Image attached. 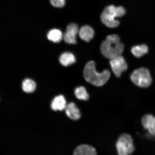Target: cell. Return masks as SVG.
Here are the masks:
<instances>
[{
    "label": "cell",
    "mask_w": 155,
    "mask_h": 155,
    "mask_svg": "<svg viewBox=\"0 0 155 155\" xmlns=\"http://www.w3.org/2000/svg\"><path fill=\"white\" fill-rule=\"evenodd\" d=\"M67 105V101L64 97L60 95L54 99L51 103V108L54 111H62L65 109Z\"/></svg>",
    "instance_id": "cell-12"
},
{
    "label": "cell",
    "mask_w": 155,
    "mask_h": 155,
    "mask_svg": "<svg viewBox=\"0 0 155 155\" xmlns=\"http://www.w3.org/2000/svg\"><path fill=\"white\" fill-rule=\"evenodd\" d=\"M36 84L34 81L30 79H25L22 84V88L24 92L27 93L33 92L35 90Z\"/></svg>",
    "instance_id": "cell-17"
},
{
    "label": "cell",
    "mask_w": 155,
    "mask_h": 155,
    "mask_svg": "<svg viewBox=\"0 0 155 155\" xmlns=\"http://www.w3.org/2000/svg\"><path fill=\"white\" fill-rule=\"evenodd\" d=\"M116 150L119 155H129L134 152L133 139L127 133L122 134L120 136L116 143Z\"/></svg>",
    "instance_id": "cell-5"
},
{
    "label": "cell",
    "mask_w": 155,
    "mask_h": 155,
    "mask_svg": "<svg viewBox=\"0 0 155 155\" xmlns=\"http://www.w3.org/2000/svg\"><path fill=\"white\" fill-rule=\"evenodd\" d=\"M59 61L64 66L68 67L74 63L76 59L75 56L72 53L70 52H65L60 56Z\"/></svg>",
    "instance_id": "cell-13"
},
{
    "label": "cell",
    "mask_w": 155,
    "mask_h": 155,
    "mask_svg": "<svg viewBox=\"0 0 155 155\" xmlns=\"http://www.w3.org/2000/svg\"><path fill=\"white\" fill-rule=\"evenodd\" d=\"M125 13V9L123 7H116L110 5L104 8L101 15V19L106 26L111 28H116L119 26L120 22L115 18L123 16Z\"/></svg>",
    "instance_id": "cell-3"
},
{
    "label": "cell",
    "mask_w": 155,
    "mask_h": 155,
    "mask_svg": "<svg viewBox=\"0 0 155 155\" xmlns=\"http://www.w3.org/2000/svg\"><path fill=\"white\" fill-rule=\"evenodd\" d=\"M78 32V26L76 24L72 23L68 25L67 27L66 31L63 35L65 41L69 44H76V36Z\"/></svg>",
    "instance_id": "cell-7"
},
{
    "label": "cell",
    "mask_w": 155,
    "mask_h": 155,
    "mask_svg": "<svg viewBox=\"0 0 155 155\" xmlns=\"http://www.w3.org/2000/svg\"><path fill=\"white\" fill-rule=\"evenodd\" d=\"M141 123L150 135L155 137V116L150 114H146L142 117Z\"/></svg>",
    "instance_id": "cell-8"
},
{
    "label": "cell",
    "mask_w": 155,
    "mask_h": 155,
    "mask_svg": "<svg viewBox=\"0 0 155 155\" xmlns=\"http://www.w3.org/2000/svg\"><path fill=\"white\" fill-rule=\"evenodd\" d=\"M130 78L136 86L141 88H147L152 82L150 71L146 68L142 67L135 70L131 74Z\"/></svg>",
    "instance_id": "cell-4"
},
{
    "label": "cell",
    "mask_w": 155,
    "mask_h": 155,
    "mask_svg": "<svg viewBox=\"0 0 155 155\" xmlns=\"http://www.w3.org/2000/svg\"><path fill=\"white\" fill-rule=\"evenodd\" d=\"M74 94L75 97L79 100L87 101L89 99V95L84 87L81 86L75 89Z\"/></svg>",
    "instance_id": "cell-16"
},
{
    "label": "cell",
    "mask_w": 155,
    "mask_h": 155,
    "mask_svg": "<svg viewBox=\"0 0 155 155\" xmlns=\"http://www.w3.org/2000/svg\"><path fill=\"white\" fill-rule=\"evenodd\" d=\"M74 155H96L97 151L94 147L86 144L79 145L73 151Z\"/></svg>",
    "instance_id": "cell-10"
},
{
    "label": "cell",
    "mask_w": 155,
    "mask_h": 155,
    "mask_svg": "<svg viewBox=\"0 0 155 155\" xmlns=\"http://www.w3.org/2000/svg\"><path fill=\"white\" fill-rule=\"evenodd\" d=\"M50 3L54 7L61 8L65 5V0H50Z\"/></svg>",
    "instance_id": "cell-18"
},
{
    "label": "cell",
    "mask_w": 155,
    "mask_h": 155,
    "mask_svg": "<svg viewBox=\"0 0 155 155\" xmlns=\"http://www.w3.org/2000/svg\"><path fill=\"white\" fill-rule=\"evenodd\" d=\"M148 48L146 45L141 44L133 46L131 51L135 57L140 58L148 53Z\"/></svg>",
    "instance_id": "cell-14"
},
{
    "label": "cell",
    "mask_w": 155,
    "mask_h": 155,
    "mask_svg": "<svg viewBox=\"0 0 155 155\" xmlns=\"http://www.w3.org/2000/svg\"><path fill=\"white\" fill-rule=\"evenodd\" d=\"M110 64L114 74L117 78L120 77L122 73L127 69V64L121 55L110 59Z\"/></svg>",
    "instance_id": "cell-6"
},
{
    "label": "cell",
    "mask_w": 155,
    "mask_h": 155,
    "mask_svg": "<svg viewBox=\"0 0 155 155\" xmlns=\"http://www.w3.org/2000/svg\"><path fill=\"white\" fill-rule=\"evenodd\" d=\"M124 46L121 42L117 35H110L103 41L101 45L100 50L102 55L107 59H111L123 53Z\"/></svg>",
    "instance_id": "cell-1"
},
{
    "label": "cell",
    "mask_w": 155,
    "mask_h": 155,
    "mask_svg": "<svg viewBox=\"0 0 155 155\" xmlns=\"http://www.w3.org/2000/svg\"><path fill=\"white\" fill-rule=\"evenodd\" d=\"M65 110L66 114L69 119L74 121L80 119L81 112L74 103L71 102L67 104Z\"/></svg>",
    "instance_id": "cell-9"
},
{
    "label": "cell",
    "mask_w": 155,
    "mask_h": 155,
    "mask_svg": "<svg viewBox=\"0 0 155 155\" xmlns=\"http://www.w3.org/2000/svg\"><path fill=\"white\" fill-rule=\"evenodd\" d=\"M111 76V73L108 70L99 73L96 70L95 63L93 61L86 64L83 70V77L87 82L94 86H103L107 82Z\"/></svg>",
    "instance_id": "cell-2"
},
{
    "label": "cell",
    "mask_w": 155,
    "mask_h": 155,
    "mask_svg": "<svg viewBox=\"0 0 155 155\" xmlns=\"http://www.w3.org/2000/svg\"><path fill=\"white\" fill-rule=\"evenodd\" d=\"M62 32L59 29H53L49 31L47 34L48 40L55 43H59L62 39Z\"/></svg>",
    "instance_id": "cell-15"
},
{
    "label": "cell",
    "mask_w": 155,
    "mask_h": 155,
    "mask_svg": "<svg viewBox=\"0 0 155 155\" xmlns=\"http://www.w3.org/2000/svg\"><path fill=\"white\" fill-rule=\"evenodd\" d=\"M78 33L79 37L82 40L89 42L94 38V32L91 27L85 25L81 27L79 30Z\"/></svg>",
    "instance_id": "cell-11"
}]
</instances>
